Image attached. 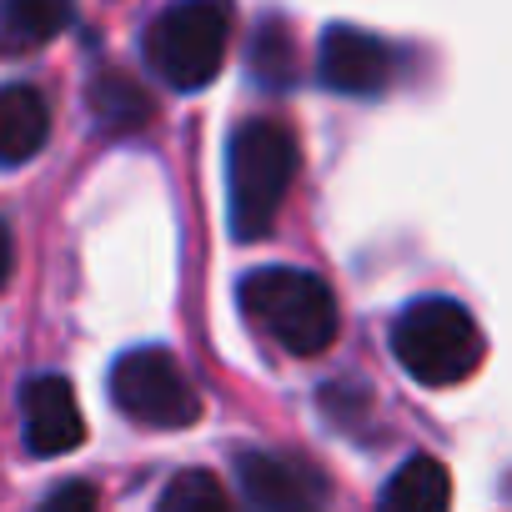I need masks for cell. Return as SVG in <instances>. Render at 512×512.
<instances>
[{
	"label": "cell",
	"mask_w": 512,
	"mask_h": 512,
	"mask_svg": "<svg viewBox=\"0 0 512 512\" xmlns=\"http://www.w3.org/2000/svg\"><path fill=\"white\" fill-rule=\"evenodd\" d=\"M297 166H302V151H297V136L287 121L277 116H251L231 131L226 141V196H231V236L236 241H262L282 206H287V191L297 181Z\"/></svg>",
	"instance_id": "1"
},
{
	"label": "cell",
	"mask_w": 512,
	"mask_h": 512,
	"mask_svg": "<svg viewBox=\"0 0 512 512\" xmlns=\"http://www.w3.org/2000/svg\"><path fill=\"white\" fill-rule=\"evenodd\" d=\"M236 297L251 327L292 357H322L337 342V297L307 267H256Z\"/></svg>",
	"instance_id": "2"
},
{
	"label": "cell",
	"mask_w": 512,
	"mask_h": 512,
	"mask_svg": "<svg viewBox=\"0 0 512 512\" xmlns=\"http://www.w3.org/2000/svg\"><path fill=\"white\" fill-rule=\"evenodd\" d=\"M392 357L422 387H457L482 362V332L452 297H422L392 322Z\"/></svg>",
	"instance_id": "3"
},
{
	"label": "cell",
	"mask_w": 512,
	"mask_h": 512,
	"mask_svg": "<svg viewBox=\"0 0 512 512\" xmlns=\"http://www.w3.org/2000/svg\"><path fill=\"white\" fill-rule=\"evenodd\" d=\"M231 46V0H171L146 26V66L171 91H201L221 76Z\"/></svg>",
	"instance_id": "4"
},
{
	"label": "cell",
	"mask_w": 512,
	"mask_h": 512,
	"mask_svg": "<svg viewBox=\"0 0 512 512\" xmlns=\"http://www.w3.org/2000/svg\"><path fill=\"white\" fill-rule=\"evenodd\" d=\"M111 402L141 422V427H191L201 417V392L196 382L181 372V362L166 347H136L126 357H116L111 367Z\"/></svg>",
	"instance_id": "5"
},
{
	"label": "cell",
	"mask_w": 512,
	"mask_h": 512,
	"mask_svg": "<svg viewBox=\"0 0 512 512\" xmlns=\"http://www.w3.org/2000/svg\"><path fill=\"white\" fill-rule=\"evenodd\" d=\"M392 46L372 31H357V26H327L322 36V56H317V71H322V86L337 91V96H377L392 86Z\"/></svg>",
	"instance_id": "6"
},
{
	"label": "cell",
	"mask_w": 512,
	"mask_h": 512,
	"mask_svg": "<svg viewBox=\"0 0 512 512\" xmlns=\"http://www.w3.org/2000/svg\"><path fill=\"white\" fill-rule=\"evenodd\" d=\"M21 432L36 457H61L86 442V417L61 372H41L21 387Z\"/></svg>",
	"instance_id": "7"
},
{
	"label": "cell",
	"mask_w": 512,
	"mask_h": 512,
	"mask_svg": "<svg viewBox=\"0 0 512 512\" xmlns=\"http://www.w3.org/2000/svg\"><path fill=\"white\" fill-rule=\"evenodd\" d=\"M241 492L262 507V512H307L322 492V477L282 452H241L236 457Z\"/></svg>",
	"instance_id": "8"
},
{
	"label": "cell",
	"mask_w": 512,
	"mask_h": 512,
	"mask_svg": "<svg viewBox=\"0 0 512 512\" xmlns=\"http://www.w3.org/2000/svg\"><path fill=\"white\" fill-rule=\"evenodd\" d=\"M51 141V106L36 86H0V166H26Z\"/></svg>",
	"instance_id": "9"
},
{
	"label": "cell",
	"mask_w": 512,
	"mask_h": 512,
	"mask_svg": "<svg viewBox=\"0 0 512 512\" xmlns=\"http://www.w3.org/2000/svg\"><path fill=\"white\" fill-rule=\"evenodd\" d=\"M71 21V0H0V56H31Z\"/></svg>",
	"instance_id": "10"
},
{
	"label": "cell",
	"mask_w": 512,
	"mask_h": 512,
	"mask_svg": "<svg viewBox=\"0 0 512 512\" xmlns=\"http://www.w3.org/2000/svg\"><path fill=\"white\" fill-rule=\"evenodd\" d=\"M447 507H452V477L437 457L422 452L407 457L377 497V512H447Z\"/></svg>",
	"instance_id": "11"
},
{
	"label": "cell",
	"mask_w": 512,
	"mask_h": 512,
	"mask_svg": "<svg viewBox=\"0 0 512 512\" xmlns=\"http://www.w3.org/2000/svg\"><path fill=\"white\" fill-rule=\"evenodd\" d=\"M91 111H96V126H101V131L126 136V131H141V126L151 121V96H146L131 76L106 71V76L91 81Z\"/></svg>",
	"instance_id": "12"
},
{
	"label": "cell",
	"mask_w": 512,
	"mask_h": 512,
	"mask_svg": "<svg viewBox=\"0 0 512 512\" xmlns=\"http://www.w3.org/2000/svg\"><path fill=\"white\" fill-rule=\"evenodd\" d=\"M156 512H231V497L211 472L186 467L166 482V492L156 497Z\"/></svg>",
	"instance_id": "13"
},
{
	"label": "cell",
	"mask_w": 512,
	"mask_h": 512,
	"mask_svg": "<svg viewBox=\"0 0 512 512\" xmlns=\"http://www.w3.org/2000/svg\"><path fill=\"white\" fill-rule=\"evenodd\" d=\"M292 36H287V26H262V36H256V46H251V71L262 76L267 86H287L292 81Z\"/></svg>",
	"instance_id": "14"
},
{
	"label": "cell",
	"mask_w": 512,
	"mask_h": 512,
	"mask_svg": "<svg viewBox=\"0 0 512 512\" xmlns=\"http://www.w3.org/2000/svg\"><path fill=\"white\" fill-rule=\"evenodd\" d=\"M36 512H101V502H96L91 482H61L56 492H46V502Z\"/></svg>",
	"instance_id": "15"
},
{
	"label": "cell",
	"mask_w": 512,
	"mask_h": 512,
	"mask_svg": "<svg viewBox=\"0 0 512 512\" xmlns=\"http://www.w3.org/2000/svg\"><path fill=\"white\" fill-rule=\"evenodd\" d=\"M11 267H16V241H11V226L0 221V292L11 282Z\"/></svg>",
	"instance_id": "16"
}]
</instances>
